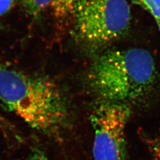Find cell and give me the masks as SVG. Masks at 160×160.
<instances>
[{
  "instance_id": "1",
  "label": "cell",
  "mask_w": 160,
  "mask_h": 160,
  "mask_svg": "<svg viewBox=\"0 0 160 160\" xmlns=\"http://www.w3.org/2000/svg\"><path fill=\"white\" fill-rule=\"evenodd\" d=\"M0 101L30 127L56 137L68 123L65 98L59 87L42 75L0 63Z\"/></svg>"
},
{
  "instance_id": "2",
  "label": "cell",
  "mask_w": 160,
  "mask_h": 160,
  "mask_svg": "<svg viewBox=\"0 0 160 160\" xmlns=\"http://www.w3.org/2000/svg\"><path fill=\"white\" fill-rule=\"evenodd\" d=\"M154 61L142 48L104 53L92 65L88 82L103 101L127 103L144 97L154 86Z\"/></svg>"
},
{
  "instance_id": "3",
  "label": "cell",
  "mask_w": 160,
  "mask_h": 160,
  "mask_svg": "<svg viewBox=\"0 0 160 160\" xmlns=\"http://www.w3.org/2000/svg\"><path fill=\"white\" fill-rule=\"evenodd\" d=\"M72 14L78 39L93 48L118 40L131 25L127 0H75Z\"/></svg>"
},
{
  "instance_id": "4",
  "label": "cell",
  "mask_w": 160,
  "mask_h": 160,
  "mask_svg": "<svg viewBox=\"0 0 160 160\" xmlns=\"http://www.w3.org/2000/svg\"><path fill=\"white\" fill-rule=\"evenodd\" d=\"M131 115L128 104L103 101L92 110L94 160H126V128Z\"/></svg>"
},
{
  "instance_id": "5",
  "label": "cell",
  "mask_w": 160,
  "mask_h": 160,
  "mask_svg": "<svg viewBox=\"0 0 160 160\" xmlns=\"http://www.w3.org/2000/svg\"><path fill=\"white\" fill-rule=\"evenodd\" d=\"M53 0H22L25 12L30 16H37L47 7L51 6Z\"/></svg>"
},
{
  "instance_id": "6",
  "label": "cell",
  "mask_w": 160,
  "mask_h": 160,
  "mask_svg": "<svg viewBox=\"0 0 160 160\" xmlns=\"http://www.w3.org/2000/svg\"><path fill=\"white\" fill-rule=\"evenodd\" d=\"M75 0H53L51 4L54 15L57 18H65L72 13Z\"/></svg>"
},
{
  "instance_id": "7",
  "label": "cell",
  "mask_w": 160,
  "mask_h": 160,
  "mask_svg": "<svg viewBox=\"0 0 160 160\" xmlns=\"http://www.w3.org/2000/svg\"><path fill=\"white\" fill-rule=\"evenodd\" d=\"M147 10L155 20L160 16V0H132Z\"/></svg>"
},
{
  "instance_id": "8",
  "label": "cell",
  "mask_w": 160,
  "mask_h": 160,
  "mask_svg": "<svg viewBox=\"0 0 160 160\" xmlns=\"http://www.w3.org/2000/svg\"><path fill=\"white\" fill-rule=\"evenodd\" d=\"M18 1L19 0H0V18L10 12Z\"/></svg>"
},
{
  "instance_id": "9",
  "label": "cell",
  "mask_w": 160,
  "mask_h": 160,
  "mask_svg": "<svg viewBox=\"0 0 160 160\" xmlns=\"http://www.w3.org/2000/svg\"><path fill=\"white\" fill-rule=\"evenodd\" d=\"M147 141L150 151L157 158L160 159V138L148 139Z\"/></svg>"
},
{
  "instance_id": "10",
  "label": "cell",
  "mask_w": 160,
  "mask_h": 160,
  "mask_svg": "<svg viewBox=\"0 0 160 160\" xmlns=\"http://www.w3.org/2000/svg\"><path fill=\"white\" fill-rule=\"evenodd\" d=\"M25 160H49L48 158L40 151H34Z\"/></svg>"
},
{
  "instance_id": "11",
  "label": "cell",
  "mask_w": 160,
  "mask_h": 160,
  "mask_svg": "<svg viewBox=\"0 0 160 160\" xmlns=\"http://www.w3.org/2000/svg\"><path fill=\"white\" fill-rule=\"evenodd\" d=\"M155 21H156L157 24V25H158V28H159L160 30V16L158 18H157V19H155Z\"/></svg>"
},
{
  "instance_id": "12",
  "label": "cell",
  "mask_w": 160,
  "mask_h": 160,
  "mask_svg": "<svg viewBox=\"0 0 160 160\" xmlns=\"http://www.w3.org/2000/svg\"><path fill=\"white\" fill-rule=\"evenodd\" d=\"M4 123V121L3 120V119L1 118V115H0V124L1 125V124H2V123Z\"/></svg>"
},
{
  "instance_id": "13",
  "label": "cell",
  "mask_w": 160,
  "mask_h": 160,
  "mask_svg": "<svg viewBox=\"0 0 160 160\" xmlns=\"http://www.w3.org/2000/svg\"><path fill=\"white\" fill-rule=\"evenodd\" d=\"M154 160H160V159H158V158H156V159Z\"/></svg>"
}]
</instances>
